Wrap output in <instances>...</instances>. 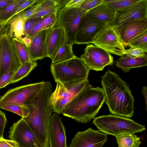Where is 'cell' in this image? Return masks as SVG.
Listing matches in <instances>:
<instances>
[{"mask_svg": "<svg viewBox=\"0 0 147 147\" xmlns=\"http://www.w3.org/2000/svg\"><path fill=\"white\" fill-rule=\"evenodd\" d=\"M73 45L72 44H68L66 40L52 61V63H59L76 57V56L73 53Z\"/></svg>", "mask_w": 147, "mask_h": 147, "instance_id": "24", "label": "cell"}, {"mask_svg": "<svg viewBox=\"0 0 147 147\" xmlns=\"http://www.w3.org/2000/svg\"><path fill=\"white\" fill-rule=\"evenodd\" d=\"M93 123L98 131L115 137L123 134L141 132L146 130L144 125L129 118L112 114L95 117Z\"/></svg>", "mask_w": 147, "mask_h": 147, "instance_id": "4", "label": "cell"}, {"mask_svg": "<svg viewBox=\"0 0 147 147\" xmlns=\"http://www.w3.org/2000/svg\"><path fill=\"white\" fill-rule=\"evenodd\" d=\"M61 0H59V3L56 4L45 7L33 15L30 18L41 17L58 12L63 6Z\"/></svg>", "mask_w": 147, "mask_h": 147, "instance_id": "31", "label": "cell"}, {"mask_svg": "<svg viewBox=\"0 0 147 147\" xmlns=\"http://www.w3.org/2000/svg\"><path fill=\"white\" fill-rule=\"evenodd\" d=\"M50 29L42 30L31 38L32 42L28 47L31 61L35 62L47 57V38Z\"/></svg>", "mask_w": 147, "mask_h": 147, "instance_id": "19", "label": "cell"}, {"mask_svg": "<svg viewBox=\"0 0 147 147\" xmlns=\"http://www.w3.org/2000/svg\"><path fill=\"white\" fill-rule=\"evenodd\" d=\"M43 18L38 17L31 18L26 21L24 28V36L28 37L31 30L34 25Z\"/></svg>", "mask_w": 147, "mask_h": 147, "instance_id": "37", "label": "cell"}, {"mask_svg": "<svg viewBox=\"0 0 147 147\" xmlns=\"http://www.w3.org/2000/svg\"><path fill=\"white\" fill-rule=\"evenodd\" d=\"M22 64L30 60L29 48L21 40L12 38Z\"/></svg>", "mask_w": 147, "mask_h": 147, "instance_id": "27", "label": "cell"}, {"mask_svg": "<svg viewBox=\"0 0 147 147\" xmlns=\"http://www.w3.org/2000/svg\"><path fill=\"white\" fill-rule=\"evenodd\" d=\"M105 102L102 88H94L90 84L68 102L62 114L78 122L86 123L95 117Z\"/></svg>", "mask_w": 147, "mask_h": 147, "instance_id": "3", "label": "cell"}, {"mask_svg": "<svg viewBox=\"0 0 147 147\" xmlns=\"http://www.w3.org/2000/svg\"><path fill=\"white\" fill-rule=\"evenodd\" d=\"M21 40L28 47L30 45L31 42V39L29 37L24 36L23 37Z\"/></svg>", "mask_w": 147, "mask_h": 147, "instance_id": "43", "label": "cell"}, {"mask_svg": "<svg viewBox=\"0 0 147 147\" xmlns=\"http://www.w3.org/2000/svg\"><path fill=\"white\" fill-rule=\"evenodd\" d=\"M7 119L5 113L0 110V138H3V134L7 124Z\"/></svg>", "mask_w": 147, "mask_h": 147, "instance_id": "38", "label": "cell"}, {"mask_svg": "<svg viewBox=\"0 0 147 147\" xmlns=\"http://www.w3.org/2000/svg\"><path fill=\"white\" fill-rule=\"evenodd\" d=\"M50 98L53 112L62 113L65 106L77 94L90 84L88 78L68 82H56Z\"/></svg>", "mask_w": 147, "mask_h": 147, "instance_id": "6", "label": "cell"}, {"mask_svg": "<svg viewBox=\"0 0 147 147\" xmlns=\"http://www.w3.org/2000/svg\"><path fill=\"white\" fill-rule=\"evenodd\" d=\"M9 139L17 143L18 147H42L30 127L22 118L10 128Z\"/></svg>", "mask_w": 147, "mask_h": 147, "instance_id": "11", "label": "cell"}, {"mask_svg": "<svg viewBox=\"0 0 147 147\" xmlns=\"http://www.w3.org/2000/svg\"><path fill=\"white\" fill-rule=\"evenodd\" d=\"M45 82L30 84L9 90L0 98V108L9 105L26 106L38 94Z\"/></svg>", "mask_w": 147, "mask_h": 147, "instance_id": "9", "label": "cell"}, {"mask_svg": "<svg viewBox=\"0 0 147 147\" xmlns=\"http://www.w3.org/2000/svg\"><path fill=\"white\" fill-rule=\"evenodd\" d=\"M117 12L107 4L103 2L88 11L86 14L96 20L107 23L113 20Z\"/></svg>", "mask_w": 147, "mask_h": 147, "instance_id": "21", "label": "cell"}, {"mask_svg": "<svg viewBox=\"0 0 147 147\" xmlns=\"http://www.w3.org/2000/svg\"><path fill=\"white\" fill-rule=\"evenodd\" d=\"M142 93L144 98L146 109L147 103V88L146 86H144L142 88Z\"/></svg>", "mask_w": 147, "mask_h": 147, "instance_id": "42", "label": "cell"}, {"mask_svg": "<svg viewBox=\"0 0 147 147\" xmlns=\"http://www.w3.org/2000/svg\"><path fill=\"white\" fill-rule=\"evenodd\" d=\"M116 66L124 72H129L132 68L146 66L147 56L139 58H133L125 55L121 56L115 61Z\"/></svg>", "mask_w": 147, "mask_h": 147, "instance_id": "22", "label": "cell"}, {"mask_svg": "<svg viewBox=\"0 0 147 147\" xmlns=\"http://www.w3.org/2000/svg\"><path fill=\"white\" fill-rule=\"evenodd\" d=\"M84 0H69L65 5L64 7L65 8H72L80 7L82 3Z\"/></svg>", "mask_w": 147, "mask_h": 147, "instance_id": "40", "label": "cell"}, {"mask_svg": "<svg viewBox=\"0 0 147 147\" xmlns=\"http://www.w3.org/2000/svg\"><path fill=\"white\" fill-rule=\"evenodd\" d=\"M49 137L50 147H67L65 127L61 118L56 113L51 116Z\"/></svg>", "mask_w": 147, "mask_h": 147, "instance_id": "16", "label": "cell"}, {"mask_svg": "<svg viewBox=\"0 0 147 147\" xmlns=\"http://www.w3.org/2000/svg\"><path fill=\"white\" fill-rule=\"evenodd\" d=\"M106 23L86 14L82 18L77 32L74 44H89Z\"/></svg>", "mask_w": 147, "mask_h": 147, "instance_id": "13", "label": "cell"}, {"mask_svg": "<svg viewBox=\"0 0 147 147\" xmlns=\"http://www.w3.org/2000/svg\"><path fill=\"white\" fill-rule=\"evenodd\" d=\"M147 17V0H139L126 8L117 12L111 23L117 26L119 31L129 22Z\"/></svg>", "mask_w": 147, "mask_h": 147, "instance_id": "14", "label": "cell"}, {"mask_svg": "<svg viewBox=\"0 0 147 147\" xmlns=\"http://www.w3.org/2000/svg\"><path fill=\"white\" fill-rule=\"evenodd\" d=\"M0 108L13 112L22 118L26 117L28 114L29 111V109L27 106L16 105H5Z\"/></svg>", "mask_w": 147, "mask_h": 147, "instance_id": "32", "label": "cell"}, {"mask_svg": "<svg viewBox=\"0 0 147 147\" xmlns=\"http://www.w3.org/2000/svg\"><path fill=\"white\" fill-rule=\"evenodd\" d=\"M147 30V17L132 21L119 31L120 36L125 47L128 46L130 41Z\"/></svg>", "mask_w": 147, "mask_h": 147, "instance_id": "18", "label": "cell"}, {"mask_svg": "<svg viewBox=\"0 0 147 147\" xmlns=\"http://www.w3.org/2000/svg\"><path fill=\"white\" fill-rule=\"evenodd\" d=\"M5 24L0 20V34H3L5 31Z\"/></svg>", "mask_w": 147, "mask_h": 147, "instance_id": "44", "label": "cell"}, {"mask_svg": "<svg viewBox=\"0 0 147 147\" xmlns=\"http://www.w3.org/2000/svg\"></svg>", "mask_w": 147, "mask_h": 147, "instance_id": "47", "label": "cell"}, {"mask_svg": "<svg viewBox=\"0 0 147 147\" xmlns=\"http://www.w3.org/2000/svg\"><path fill=\"white\" fill-rule=\"evenodd\" d=\"M116 138L119 147H139L141 143L140 138L135 134L122 135Z\"/></svg>", "mask_w": 147, "mask_h": 147, "instance_id": "26", "label": "cell"}, {"mask_svg": "<svg viewBox=\"0 0 147 147\" xmlns=\"http://www.w3.org/2000/svg\"><path fill=\"white\" fill-rule=\"evenodd\" d=\"M23 0H14L10 5L0 9V20L5 25L7 22L13 16Z\"/></svg>", "mask_w": 147, "mask_h": 147, "instance_id": "28", "label": "cell"}, {"mask_svg": "<svg viewBox=\"0 0 147 147\" xmlns=\"http://www.w3.org/2000/svg\"><path fill=\"white\" fill-rule=\"evenodd\" d=\"M139 0H103V2L107 4L116 12L122 10Z\"/></svg>", "mask_w": 147, "mask_h": 147, "instance_id": "29", "label": "cell"}, {"mask_svg": "<svg viewBox=\"0 0 147 147\" xmlns=\"http://www.w3.org/2000/svg\"><path fill=\"white\" fill-rule=\"evenodd\" d=\"M14 0H0V9L9 5Z\"/></svg>", "mask_w": 147, "mask_h": 147, "instance_id": "41", "label": "cell"}, {"mask_svg": "<svg viewBox=\"0 0 147 147\" xmlns=\"http://www.w3.org/2000/svg\"><path fill=\"white\" fill-rule=\"evenodd\" d=\"M50 70L55 82L62 83L88 78L90 69L77 57L56 64L51 63Z\"/></svg>", "mask_w": 147, "mask_h": 147, "instance_id": "5", "label": "cell"}, {"mask_svg": "<svg viewBox=\"0 0 147 147\" xmlns=\"http://www.w3.org/2000/svg\"><path fill=\"white\" fill-rule=\"evenodd\" d=\"M128 46L131 48L142 49L147 51V30L131 40Z\"/></svg>", "mask_w": 147, "mask_h": 147, "instance_id": "30", "label": "cell"}, {"mask_svg": "<svg viewBox=\"0 0 147 147\" xmlns=\"http://www.w3.org/2000/svg\"><path fill=\"white\" fill-rule=\"evenodd\" d=\"M101 78L105 102L110 112L112 114L132 117L134 111V99L127 83L110 69Z\"/></svg>", "mask_w": 147, "mask_h": 147, "instance_id": "2", "label": "cell"}, {"mask_svg": "<svg viewBox=\"0 0 147 147\" xmlns=\"http://www.w3.org/2000/svg\"><path fill=\"white\" fill-rule=\"evenodd\" d=\"M26 22L23 17L22 12L15 15L6 23L4 34L10 38L21 40L23 36H24V28Z\"/></svg>", "mask_w": 147, "mask_h": 147, "instance_id": "20", "label": "cell"}, {"mask_svg": "<svg viewBox=\"0 0 147 147\" xmlns=\"http://www.w3.org/2000/svg\"><path fill=\"white\" fill-rule=\"evenodd\" d=\"M147 51L143 49L131 48L125 49L124 55L133 58H139L147 56Z\"/></svg>", "mask_w": 147, "mask_h": 147, "instance_id": "33", "label": "cell"}, {"mask_svg": "<svg viewBox=\"0 0 147 147\" xmlns=\"http://www.w3.org/2000/svg\"><path fill=\"white\" fill-rule=\"evenodd\" d=\"M1 39L0 40V73L1 64Z\"/></svg>", "mask_w": 147, "mask_h": 147, "instance_id": "45", "label": "cell"}, {"mask_svg": "<svg viewBox=\"0 0 147 147\" xmlns=\"http://www.w3.org/2000/svg\"><path fill=\"white\" fill-rule=\"evenodd\" d=\"M92 43L110 54L122 56L125 50L118 28L111 22L106 23Z\"/></svg>", "mask_w": 147, "mask_h": 147, "instance_id": "7", "label": "cell"}, {"mask_svg": "<svg viewBox=\"0 0 147 147\" xmlns=\"http://www.w3.org/2000/svg\"><path fill=\"white\" fill-rule=\"evenodd\" d=\"M15 72L11 71H9L0 76V89L10 84Z\"/></svg>", "mask_w": 147, "mask_h": 147, "instance_id": "35", "label": "cell"}, {"mask_svg": "<svg viewBox=\"0 0 147 147\" xmlns=\"http://www.w3.org/2000/svg\"><path fill=\"white\" fill-rule=\"evenodd\" d=\"M1 42V64L0 76L9 71L16 72L22 65L12 38L4 33Z\"/></svg>", "mask_w": 147, "mask_h": 147, "instance_id": "12", "label": "cell"}, {"mask_svg": "<svg viewBox=\"0 0 147 147\" xmlns=\"http://www.w3.org/2000/svg\"><path fill=\"white\" fill-rule=\"evenodd\" d=\"M87 12L80 7L69 8L63 7L58 11L57 21L54 26L64 29L68 44H74L81 20Z\"/></svg>", "mask_w": 147, "mask_h": 147, "instance_id": "8", "label": "cell"}, {"mask_svg": "<svg viewBox=\"0 0 147 147\" xmlns=\"http://www.w3.org/2000/svg\"><path fill=\"white\" fill-rule=\"evenodd\" d=\"M57 12L45 16L37 22L31 30L28 37L31 38L39 32L51 29L53 27L57 22Z\"/></svg>", "mask_w": 147, "mask_h": 147, "instance_id": "23", "label": "cell"}, {"mask_svg": "<svg viewBox=\"0 0 147 147\" xmlns=\"http://www.w3.org/2000/svg\"><path fill=\"white\" fill-rule=\"evenodd\" d=\"M103 0H84L80 7L87 12L102 3Z\"/></svg>", "mask_w": 147, "mask_h": 147, "instance_id": "34", "label": "cell"}, {"mask_svg": "<svg viewBox=\"0 0 147 147\" xmlns=\"http://www.w3.org/2000/svg\"><path fill=\"white\" fill-rule=\"evenodd\" d=\"M52 93L51 82H46L37 96L27 105L29 113L23 118L42 147H49V129L53 112L50 98Z\"/></svg>", "mask_w": 147, "mask_h": 147, "instance_id": "1", "label": "cell"}, {"mask_svg": "<svg viewBox=\"0 0 147 147\" xmlns=\"http://www.w3.org/2000/svg\"><path fill=\"white\" fill-rule=\"evenodd\" d=\"M38 0H23V2L16 9L14 14L12 17L24 11L26 9L29 7H32L35 3L38 2Z\"/></svg>", "mask_w": 147, "mask_h": 147, "instance_id": "36", "label": "cell"}, {"mask_svg": "<svg viewBox=\"0 0 147 147\" xmlns=\"http://www.w3.org/2000/svg\"><path fill=\"white\" fill-rule=\"evenodd\" d=\"M36 62L31 60L22 64L15 73L10 84L18 82L27 76L37 66Z\"/></svg>", "mask_w": 147, "mask_h": 147, "instance_id": "25", "label": "cell"}, {"mask_svg": "<svg viewBox=\"0 0 147 147\" xmlns=\"http://www.w3.org/2000/svg\"><path fill=\"white\" fill-rule=\"evenodd\" d=\"M0 147H18V145L12 140L0 138Z\"/></svg>", "mask_w": 147, "mask_h": 147, "instance_id": "39", "label": "cell"}, {"mask_svg": "<svg viewBox=\"0 0 147 147\" xmlns=\"http://www.w3.org/2000/svg\"><path fill=\"white\" fill-rule=\"evenodd\" d=\"M3 35V34H1V35H0V40L1 39V38L2 37Z\"/></svg>", "mask_w": 147, "mask_h": 147, "instance_id": "46", "label": "cell"}, {"mask_svg": "<svg viewBox=\"0 0 147 147\" xmlns=\"http://www.w3.org/2000/svg\"><path fill=\"white\" fill-rule=\"evenodd\" d=\"M107 135L89 128L77 132L69 147H102L107 141Z\"/></svg>", "mask_w": 147, "mask_h": 147, "instance_id": "15", "label": "cell"}, {"mask_svg": "<svg viewBox=\"0 0 147 147\" xmlns=\"http://www.w3.org/2000/svg\"><path fill=\"white\" fill-rule=\"evenodd\" d=\"M84 52L81 58L90 70L102 71L106 66L112 65L114 63L111 54L95 45H88Z\"/></svg>", "mask_w": 147, "mask_h": 147, "instance_id": "10", "label": "cell"}, {"mask_svg": "<svg viewBox=\"0 0 147 147\" xmlns=\"http://www.w3.org/2000/svg\"><path fill=\"white\" fill-rule=\"evenodd\" d=\"M66 40V36L63 29L55 26L51 28L47 38V57L52 61Z\"/></svg>", "mask_w": 147, "mask_h": 147, "instance_id": "17", "label": "cell"}]
</instances>
